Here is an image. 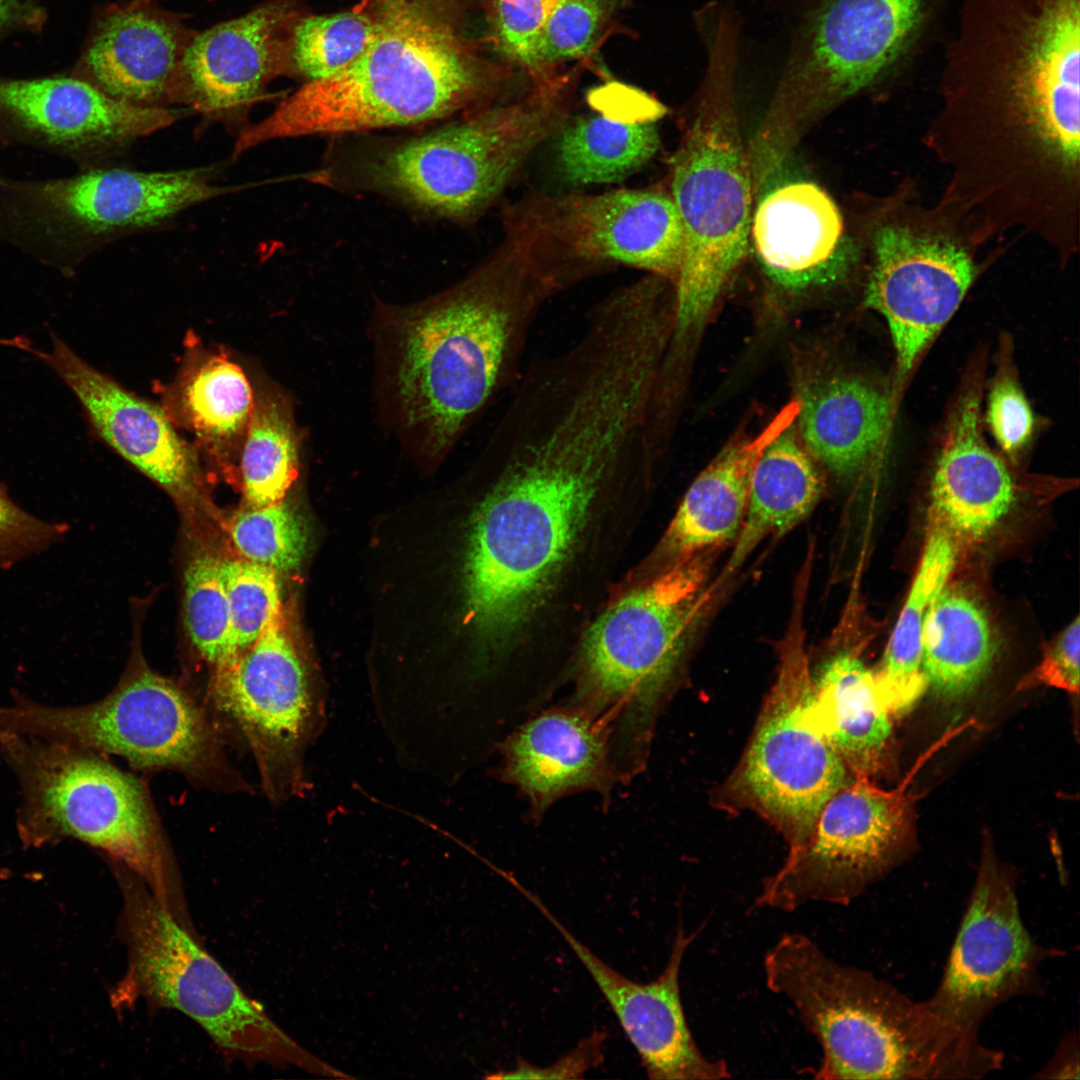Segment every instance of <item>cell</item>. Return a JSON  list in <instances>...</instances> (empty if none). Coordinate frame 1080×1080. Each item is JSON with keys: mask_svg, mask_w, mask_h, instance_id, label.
Listing matches in <instances>:
<instances>
[{"mask_svg": "<svg viewBox=\"0 0 1080 1080\" xmlns=\"http://www.w3.org/2000/svg\"><path fill=\"white\" fill-rule=\"evenodd\" d=\"M490 474L469 533L466 616L502 650L545 603L590 512L648 479L643 422L583 383L547 379L511 394L484 447Z\"/></svg>", "mask_w": 1080, "mask_h": 1080, "instance_id": "1", "label": "cell"}, {"mask_svg": "<svg viewBox=\"0 0 1080 1080\" xmlns=\"http://www.w3.org/2000/svg\"><path fill=\"white\" fill-rule=\"evenodd\" d=\"M561 292L504 235L449 288L416 303L382 305L374 336L383 397L408 448L441 456L512 389L541 309Z\"/></svg>", "mask_w": 1080, "mask_h": 1080, "instance_id": "2", "label": "cell"}, {"mask_svg": "<svg viewBox=\"0 0 1080 1080\" xmlns=\"http://www.w3.org/2000/svg\"><path fill=\"white\" fill-rule=\"evenodd\" d=\"M365 1L376 30L364 52L242 129L234 158L275 139L413 127L482 108L490 82L439 0Z\"/></svg>", "mask_w": 1080, "mask_h": 1080, "instance_id": "3", "label": "cell"}, {"mask_svg": "<svg viewBox=\"0 0 1080 1080\" xmlns=\"http://www.w3.org/2000/svg\"><path fill=\"white\" fill-rule=\"evenodd\" d=\"M567 120L560 97L545 92L467 112L421 134L346 143L304 178L467 223L497 200L533 151Z\"/></svg>", "mask_w": 1080, "mask_h": 1080, "instance_id": "4", "label": "cell"}, {"mask_svg": "<svg viewBox=\"0 0 1080 1080\" xmlns=\"http://www.w3.org/2000/svg\"><path fill=\"white\" fill-rule=\"evenodd\" d=\"M0 755L16 777V826L26 846L74 839L139 877L192 929L175 857L143 782L97 752L0 731Z\"/></svg>", "mask_w": 1080, "mask_h": 1080, "instance_id": "5", "label": "cell"}, {"mask_svg": "<svg viewBox=\"0 0 1080 1080\" xmlns=\"http://www.w3.org/2000/svg\"><path fill=\"white\" fill-rule=\"evenodd\" d=\"M711 553L674 562L609 606L589 629L576 704L611 733L618 777L643 767L655 719L712 587Z\"/></svg>", "mask_w": 1080, "mask_h": 1080, "instance_id": "6", "label": "cell"}, {"mask_svg": "<svg viewBox=\"0 0 1080 1080\" xmlns=\"http://www.w3.org/2000/svg\"><path fill=\"white\" fill-rule=\"evenodd\" d=\"M766 984L788 999L816 1037V1079L948 1077L952 1053L925 1002L828 957L809 937L785 933L763 961Z\"/></svg>", "mask_w": 1080, "mask_h": 1080, "instance_id": "7", "label": "cell"}, {"mask_svg": "<svg viewBox=\"0 0 1080 1080\" xmlns=\"http://www.w3.org/2000/svg\"><path fill=\"white\" fill-rule=\"evenodd\" d=\"M671 158L683 229L674 318L664 364L682 369L691 342L742 264L751 233L752 172L720 71Z\"/></svg>", "mask_w": 1080, "mask_h": 1080, "instance_id": "8", "label": "cell"}, {"mask_svg": "<svg viewBox=\"0 0 1080 1080\" xmlns=\"http://www.w3.org/2000/svg\"><path fill=\"white\" fill-rule=\"evenodd\" d=\"M123 908L121 931L128 965L112 999H144L195 1021L226 1055L249 1063L295 1065L332 1076L248 996L199 944L193 930L165 908L145 883L116 863Z\"/></svg>", "mask_w": 1080, "mask_h": 1080, "instance_id": "9", "label": "cell"}, {"mask_svg": "<svg viewBox=\"0 0 1080 1080\" xmlns=\"http://www.w3.org/2000/svg\"><path fill=\"white\" fill-rule=\"evenodd\" d=\"M0 731L114 754L142 770H172L221 792L249 791L228 760L204 706L173 681L141 668L104 698L54 707L16 694L0 705Z\"/></svg>", "mask_w": 1080, "mask_h": 1080, "instance_id": "10", "label": "cell"}, {"mask_svg": "<svg viewBox=\"0 0 1080 1080\" xmlns=\"http://www.w3.org/2000/svg\"><path fill=\"white\" fill-rule=\"evenodd\" d=\"M210 167L143 172L98 167L0 186V238L70 273L93 250L241 187L214 184Z\"/></svg>", "mask_w": 1080, "mask_h": 1080, "instance_id": "11", "label": "cell"}, {"mask_svg": "<svg viewBox=\"0 0 1080 1080\" xmlns=\"http://www.w3.org/2000/svg\"><path fill=\"white\" fill-rule=\"evenodd\" d=\"M504 234L565 290L618 265L675 283L683 229L669 191L529 195L505 209Z\"/></svg>", "mask_w": 1080, "mask_h": 1080, "instance_id": "12", "label": "cell"}, {"mask_svg": "<svg viewBox=\"0 0 1080 1080\" xmlns=\"http://www.w3.org/2000/svg\"><path fill=\"white\" fill-rule=\"evenodd\" d=\"M973 8L958 64L974 66L1034 141L1075 145L1080 0H975Z\"/></svg>", "mask_w": 1080, "mask_h": 1080, "instance_id": "13", "label": "cell"}, {"mask_svg": "<svg viewBox=\"0 0 1080 1080\" xmlns=\"http://www.w3.org/2000/svg\"><path fill=\"white\" fill-rule=\"evenodd\" d=\"M779 646L776 679L731 786L747 807L775 825L787 858L806 845L825 802L848 780L817 719L802 624L803 590Z\"/></svg>", "mask_w": 1080, "mask_h": 1080, "instance_id": "14", "label": "cell"}, {"mask_svg": "<svg viewBox=\"0 0 1080 1080\" xmlns=\"http://www.w3.org/2000/svg\"><path fill=\"white\" fill-rule=\"evenodd\" d=\"M211 698L246 741L267 798L281 804L303 797L310 788L305 754L323 728L326 704L282 612L249 648L214 669Z\"/></svg>", "mask_w": 1080, "mask_h": 1080, "instance_id": "15", "label": "cell"}, {"mask_svg": "<svg viewBox=\"0 0 1080 1080\" xmlns=\"http://www.w3.org/2000/svg\"><path fill=\"white\" fill-rule=\"evenodd\" d=\"M1042 954L1021 920L1012 876L985 852L942 981L925 1002L964 1061L994 1063L997 1056L978 1043V1027L1034 984Z\"/></svg>", "mask_w": 1080, "mask_h": 1080, "instance_id": "16", "label": "cell"}, {"mask_svg": "<svg viewBox=\"0 0 1080 1080\" xmlns=\"http://www.w3.org/2000/svg\"><path fill=\"white\" fill-rule=\"evenodd\" d=\"M909 777L885 790L854 775L823 805L804 848L763 884L757 907L791 912L811 901L848 904L894 861L909 825Z\"/></svg>", "mask_w": 1080, "mask_h": 1080, "instance_id": "17", "label": "cell"}, {"mask_svg": "<svg viewBox=\"0 0 1080 1080\" xmlns=\"http://www.w3.org/2000/svg\"><path fill=\"white\" fill-rule=\"evenodd\" d=\"M932 0H821L784 76L777 109L810 116L885 75L910 49Z\"/></svg>", "mask_w": 1080, "mask_h": 1080, "instance_id": "18", "label": "cell"}, {"mask_svg": "<svg viewBox=\"0 0 1080 1080\" xmlns=\"http://www.w3.org/2000/svg\"><path fill=\"white\" fill-rule=\"evenodd\" d=\"M182 111L135 106L80 77L0 78V142L86 161L172 125Z\"/></svg>", "mask_w": 1080, "mask_h": 1080, "instance_id": "19", "label": "cell"}, {"mask_svg": "<svg viewBox=\"0 0 1080 1080\" xmlns=\"http://www.w3.org/2000/svg\"><path fill=\"white\" fill-rule=\"evenodd\" d=\"M514 887L559 932L588 971L636 1050L647 1076L655 1080H712L730 1077L725 1061L706 1057L689 1029L680 992L686 949L698 932L686 934L681 922L668 962L648 983L620 974L581 943L543 901L516 882Z\"/></svg>", "mask_w": 1080, "mask_h": 1080, "instance_id": "20", "label": "cell"}, {"mask_svg": "<svg viewBox=\"0 0 1080 1080\" xmlns=\"http://www.w3.org/2000/svg\"><path fill=\"white\" fill-rule=\"evenodd\" d=\"M974 271L965 251L948 241L893 226L877 233L865 304L888 324L900 377L955 313Z\"/></svg>", "mask_w": 1080, "mask_h": 1080, "instance_id": "21", "label": "cell"}, {"mask_svg": "<svg viewBox=\"0 0 1080 1080\" xmlns=\"http://www.w3.org/2000/svg\"><path fill=\"white\" fill-rule=\"evenodd\" d=\"M293 20L290 3L276 0L194 33L180 62L176 103L210 119H239L285 70Z\"/></svg>", "mask_w": 1080, "mask_h": 1080, "instance_id": "22", "label": "cell"}, {"mask_svg": "<svg viewBox=\"0 0 1080 1080\" xmlns=\"http://www.w3.org/2000/svg\"><path fill=\"white\" fill-rule=\"evenodd\" d=\"M31 351L70 389L109 448L176 496L199 490L196 453L161 407L93 367L55 333L49 351Z\"/></svg>", "mask_w": 1080, "mask_h": 1080, "instance_id": "23", "label": "cell"}, {"mask_svg": "<svg viewBox=\"0 0 1080 1080\" xmlns=\"http://www.w3.org/2000/svg\"><path fill=\"white\" fill-rule=\"evenodd\" d=\"M501 753V778L526 796L534 817L571 793H607L617 777L610 731L575 705L526 722Z\"/></svg>", "mask_w": 1080, "mask_h": 1080, "instance_id": "24", "label": "cell"}, {"mask_svg": "<svg viewBox=\"0 0 1080 1080\" xmlns=\"http://www.w3.org/2000/svg\"><path fill=\"white\" fill-rule=\"evenodd\" d=\"M193 34L152 2L113 7L95 26L83 78L126 103L165 108L176 103L179 66Z\"/></svg>", "mask_w": 1080, "mask_h": 1080, "instance_id": "25", "label": "cell"}, {"mask_svg": "<svg viewBox=\"0 0 1080 1080\" xmlns=\"http://www.w3.org/2000/svg\"><path fill=\"white\" fill-rule=\"evenodd\" d=\"M751 236L767 277L779 288L801 292L840 276L835 256L843 221L820 186L793 181L767 193L751 220Z\"/></svg>", "mask_w": 1080, "mask_h": 1080, "instance_id": "26", "label": "cell"}, {"mask_svg": "<svg viewBox=\"0 0 1080 1080\" xmlns=\"http://www.w3.org/2000/svg\"><path fill=\"white\" fill-rule=\"evenodd\" d=\"M977 389L964 392L952 410L932 476V512L951 533L987 535L1014 501L1012 478L989 448L980 427Z\"/></svg>", "mask_w": 1080, "mask_h": 1080, "instance_id": "27", "label": "cell"}, {"mask_svg": "<svg viewBox=\"0 0 1080 1080\" xmlns=\"http://www.w3.org/2000/svg\"><path fill=\"white\" fill-rule=\"evenodd\" d=\"M798 409L797 400L789 402L760 432L729 443L696 477L664 537V551L675 562L735 541L756 462L765 447L793 424Z\"/></svg>", "mask_w": 1080, "mask_h": 1080, "instance_id": "28", "label": "cell"}, {"mask_svg": "<svg viewBox=\"0 0 1080 1080\" xmlns=\"http://www.w3.org/2000/svg\"><path fill=\"white\" fill-rule=\"evenodd\" d=\"M794 423L814 459L839 478H852L882 452L890 426V399L870 381L834 373L807 383Z\"/></svg>", "mask_w": 1080, "mask_h": 1080, "instance_id": "29", "label": "cell"}, {"mask_svg": "<svg viewBox=\"0 0 1080 1080\" xmlns=\"http://www.w3.org/2000/svg\"><path fill=\"white\" fill-rule=\"evenodd\" d=\"M813 706L829 743L854 775L879 768L891 736V716L876 672L856 651L833 652L812 675Z\"/></svg>", "mask_w": 1080, "mask_h": 1080, "instance_id": "30", "label": "cell"}, {"mask_svg": "<svg viewBox=\"0 0 1080 1080\" xmlns=\"http://www.w3.org/2000/svg\"><path fill=\"white\" fill-rule=\"evenodd\" d=\"M665 108L642 93L627 104L607 106L599 114L567 120L556 139V160L562 176L575 185L623 180L657 152L656 121Z\"/></svg>", "mask_w": 1080, "mask_h": 1080, "instance_id": "31", "label": "cell"}, {"mask_svg": "<svg viewBox=\"0 0 1080 1080\" xmlns=\"http://www.w3.org/2000/svg\"><path fill=\"white\" fill-rule=\"evenodd\" d=\"M823 490L814 458L795 433L794 422L759 456L742 527L722 573L735 572L768 536H781L804 520Z\"/></svg>", "mask_w": 1080, "mask_h": 1080, "instance_id": "32", "label": "cell"}, {"mask_svg": "<svg viewBox=\"0 0 1080 1080\" xmlns=\"http://www.w3.org/2000/svg\"><path fill=\"white\" fill-rule=\"evenodd\" d=\"M955 561L952 533L934 518L909 594L876 671L892 716L910 711L928 687L921 667L923 623Z\"/></svg>", "mask_w": 1080, "mask_h": 1080, "instance_id": "33", "label": "cell"}, {"mask_svg": "<svg viewBox=\"0 0 1080 1080\" xmlns=\"http://www.w3.org/2000/svg\"><path fill=\"white\" fill-rule=\"evenodd\" d=\"M995 651L981 607L959 591L943 589L923 623L921 667L927 685L947 698L966 696L988 673Z\"/></svg>", "mask_w": 1080, "mask_h": 1080, "instance_id": "34", "label": "cell"}, {"mask_svg": "<svg viewBox=\"0 0 1080 1080\" xmlns=\"http://www.w3.org/2000/svg\"><path fill=\"white\" fill-rule=\"evenodd\" d=\"M177 405L186 426L219 457L239 452L255 394L242 368L223 354H207L183 372Z\"/></svg>", "mask_w": 1080, "mask_h": 1080, "instance_id": "35", "label": "cell"}, {"mask_svg": "<svg viewBox=\"0 0 1080 1080\" xmlns=\"http://www.w3.org/2000/svg\"><path fill=\"white\" fill-rule=\"evenodd\" d=\"M299 448L288 400L271 389L257 392L239 453L242 491L248 506L285 499L298 475Z\"/></svg>", "mask_w": 1080, "mask_h": 1080, "instance_id": "36", "label": "cell"}, {"mask_svg": "<svg viewBox=\"0 0 1080 1080\" xmlns=\"http://www.w3.org/2000/svg\"><path fill=\"white\" fill-rule=\"evenodd\" d=\"M375 30L376 19L365 0L350 11L305 17L292 27L288 63L306 82L331 77L364 52Z\"/></svg>", "mask_w": 1080, "mask_h": 1080, "instance_id": "37", "label": "cell"}, {"mask_svg": "<svg viewBox=\"0 0 1080 1080\" xmlns=\"http://www.w3.org/2000/svg\"><path fill=\"white\" fill-rule=\"evenodd\" d=\"M183 608L193 646L214 669L239 654L219 559L199 555L190 561L184 573Z\"/></svg>", "mask_w": 1080, "mask_h": 1080, "instance_id": "38", "label": "cell"}, {"mask_svg": "<svg viewBox=\"0 0 1080 1080\" xmlns=\"http://www.w3.org/2000/svg\"><path fill=\"white\" fill-rule=\"evenodd\" d=\"M230 536L243 559L276 573L296 569L307 544L302 519L284 500L248 506L234 517Z\"/></svg>", "mask_w": 1080, "mask_h": 1080, "instance_id": "39", "label": "cell"}, {"mask_svg": "<svg viewBox=\"0 0 1080 1080\" xmlns=\"http://www.w3.org/2000/svg\"><path fill=\"white\" fill-rule=\"evenodd\" d=\"M220 572L240 653L282 612L277 573L245 559L220 560Z\"/></svg>", "mask_w": 1080, "mask_h": 1080, "instance_id": "40", "label": "cell"}, {"mask_svg": "<svg viewBox=\"0 0 1080 1080\" xmlns=\"http://www.w3.org/2000/svg\"><path fill=\"white\" fill-rule=\"evenodd\" d=\"M616 3L617 0H558L542 33L540 69L588 54Z\"/></svg>", "mask_w": 1080, "mask_h": 1080, "instance_id": "41", "label": "cell"}, {"mask_svg": "<svg viewBox=\"0 0 1080 1080\" xmlns=\"http://www.w3.org/2000/svg\"><path fill=\"white\" fill-rule=\"evenodd\" d=\"M558 0H495L493 32L498 49L520 65L539 70V47Z\"/></svg>", "mask_w": 1080, "mask_h": 1080, "instance_id": "42", "label": "cell"}, {"mask_svg": "<svg viewBox=\"0 0 1080 1080\" xmlns=\"http://www.w3.org/2000/svg\"><path fill=\"white\" fill-rule=\"evenodd\" d=\"M68 527L21 508L0 482V566L9 569L63 540Z\"/></svg>", "mask_w": 1080, "mask_h": 1080, "instance_id": "43", "label": "cell"}, {"mask_svg": "<svg viewBox=\"0 0 1080 1080\" xmlns=\"http://www.w3.org/2000/svg\"><path fill=\"white\" fill-rule=\"evenodd\" d=\"M987 421L1002 450L1015 457L1033 432V414L1022 390L1010 378L993 386L987 407Z\"/></svg>", "mask_w": 1080, "mask_h": 1080, "instance_id": "44", "label": "cell"}, {"mask_svg": "<svg viewBox=\"0 0 1080 1080\" xmlns=\"http://www.w3.org/2000/svg\"><path fill=\"white\" fill-rule=\"evenodd\" d=\"M1079 618L1070 623L1047 647L1039 665L1018 684V690L1049 686L1069 693L1079 690Z\"/></svg>", "mask_w": 1080, "mask_h": 1080, "instance_id": "45", "label": "cell"}, {"mask_svg": "<svg viewBox=\"0 0 1080 1080\" xmlns=\"http://www.w3.org/2000/svg\"><path fill=\"white\" fill-rule=\"evenodd\" d=\"M606 1034L594 1031L584 1038L567 1055L552 1065L539 1067L518 1059L514 1068L487 1075L489 1079H581L590 1069L603 1060V1044Z\"/></svg>", "mask_w": 1080, "mask_h": 1080, "instance_id": "46", "label": "cell"}, {"mask_svg": "<svg viewBox=\"0 0 1080 1080\" xmlns=\"http://www.w3.org/2000/svg\"><path fill=\"white\" fill-rule=\"evenodd\" d=\"M34 17L28 0H0V31Z\"/></svg>", "mask_w": 1080, "mask_h": 1080, "instance_id": "47", "label": "cell"}, {"mask_svg": "<svg viewBox=\"0 0 1080 1080\" xmlns=\"http://www.w3.org/2000/svg\"><path fill=\"white\" fill-rule=\"evenodd\" d=\"M139 1H147V2H152L153 0H139Z\"/></svg>", "mask_w": 1080, "mask_h": 1080, "instance_id": "48", "label": "cell"}, {"mask_svg": "<svg viewBox=\"0 0 1080 1080\" xmlns=\"http://www.w3.org/2000/svg\"><path fill=\"white\" fill-rule=\"evenodd\" d=\"M3 180H4V179H3V178H2L1 176H0V183H1V182H2Z\"/></svg>", "mask_w": 1080, "mask_h": 1080, "instance_id": "49", "label": "cell"}]
</instances>
